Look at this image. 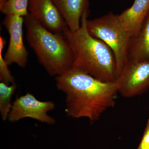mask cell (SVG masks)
Listing matches in <instances>:
<instances>
[{"instance_id": "10", "label": "cell", "mask_w": 149, "mask_h": 149, "mask_svg": "<svg viewBox=\"0 0 149 149\" xmlns=\"http://www.w3.org/2000/svg\"><path fill=\"white\" fill-rule=\"evenodd\" d=\"M149 13V0H134L132 5L118 17L131 37L139 32Z\"/></svg>"}, {"instance_id": "13", "label": "cell", "mask_w": 149, "mask_h": 149, "mask_svg": "<svg viewBox=\"0 0 149 149\" xmlns=\"http://www.w3.org/2000/svg\"><path fill=\"white\" fill-rule=\"evenodd\" d=\"M29 0H6L0 6L1 12L6 15H15L22 17L29 14Z\"/></svg>"}, {"instance_id": "3", "label": "cell", "mask_w": 149, "mask_h": 149, "mask_svg": "<svg viewBox=\"0 0 149 149\" xmlns=\"http://www.w3.org/2000/svg\"><path fill=\"white\" fill-rule=\"evenodd\" d=\"M24 23L27 42L50 75L56 77L72 68L73 53L63 33L49 31L29 13Z\"/></svg>"}, {"instance_id": "2", "label": "cell", "mask_w": 149, "mask_h": 149, "mask_svg": "<svg viewBox=\"0 0 149 149\" xmlns=\"http://www.w3.org/2000/svg\"><path fill=\"white\" fill-rule=\"evenodd\" d=\"M90 10L85 11L80 28L72 32L69 28L63 32L72 53V68L90 74L104 82H115L116 63L110 48L101 40L91 36L86 22Z\"/></svg>"}, {"instance_id": "16", "label": "cell", "mask_w": 149, "mask_h": 149, "mask_svg": "<svg viewBox=\"0 0 149 149\" xmlns=\"http://www.w3.org/2000/svg\"><path fill=\"white\" fill-rule=\"evenodd\" d=\"M6 1V0H0V6L2 5Z\"/></svg>"}, {"instance_id": "6", "label": "cell", "mask_w": 149, "mask_h": 149, "mask_svg": "<svg viewBox=\"0 0 149 149\" xmlns=\"http://www.w3.org/2000/svg\"><path fill=\"white\" fill-rule=\"evenodd\" d=\"M55 104L51 101H40L30 93L17 97L13 102L8 119L16 122L29 118L49 124L55 123V119L47 114L54 109Z\"/></svg>"}, {"instance_id": "4", "label": "cell", "mask_w": 149, "mask_h": 149, "mask_svg": "<svg viewBox=\"0 0 149 149\" xmlns=\"http://www.w3.org/2000/svg\"><path fill=\"white\" fill-rule=\"evenodd\" d=\"M86 27L91 36L101 40L110 48L116 63V78L128 60L131 36L120 21L118 15L109 12L98 18L87 19Z\"/></svg>"}, {"instance_id": "15", "label": "cell", "mask_w": 149, "mask_h": 149, "mask_svg": "<svg viewBox=\"0 0 149 149\" xmlns=\"http://www.w3.org/2000/svg\"><path fill=\"white\" fill-rule=\"evenodd\" d=\"M137 149H149V118L147 121L142 139Z\"/></svg>"}, {"instance_id": "7", "label": "cell", "mask_w": 149, "mask_h": 149, "mask_svg": "<svg viewBox=\"0 0 149 149\" xmlns=\"http://www.w3.org/2000/svg\"><path fill=\"white\" fill-rule=\"evenodd\" d=\"M24 17L6 15L3 24L9 35V43L4 58L9 65L15 63L21 67L27 64L28 51L23 42Z\"/></svg>"}, {"instance_id": "5", "label": "cell", "mask_w": 149, "mask_h": 149, "mask_svg": "<svg viewBox=\"0 0 149 149\" xmlns=\"http://www.w3.org/2000/svg\"><path fill=\"white\" fill-rule=\"evenodd\" d=\"M118 93L124 97L141 95L149 88V59L128 60L115 81Z\"/></svg>"}, {"instance_id": "11", "label": "cell", "mask_w": 149, "mask_h": 149, "mask_svg": "<svg viewBox=\"0 0 149 149\" xmlns=\"http://www.w3.org/2000/svg\"><path fill=\"white\" fill-rule=\"evenodd\" d=\"M149 59V13L139 32L130 38L128 60L143 61Z\"/></svg>"}, {"instance_id": "14", "label": "cell", "mask_w": 149, "mask_h": 149, "mask_svg": "<svg viewBox=\"0 0 149 149\" xmlns=\"http://www.w3.org/2000/svg\"><path fill=\"white\" fill-rule=\"evenodd\" d=\"M6 40L4 37H0V80L3 82L10 85L15 82L14 78L12 76L8 68V65L3 56V52L6 44Z\"/></svg>"}, {"instance_id": "12", "label": "cell", "mask_w": 149, "mask_h": 149, "mask_svg": "<svg viewBox=\"0 0 149 149\" xmlns=\"http://www.w3.org/2000/svg\"><path fill=\"white\" fill-rule=\"evenodd\" d=\"M16 88L15 83L10 85H7L3 82L0 83V112L3 120L8 118L12 107L13 104L11 102L12 97Z\"/></svg>"}, {"instance_id": "1", "label": "cell", "mask_w": 149, "mask_h": 149, "mask_svg": "<svg viewBox=\"0 0 149 149\" xmlns=\"http://www.w3.org/2000/svg\"><path fill=\"white\" fill-rule=\"evenodd\" d=\"M56 81L58 90L65 94L69 117L94 122L115 105L118 93L115 82H104L72 68L56 76Z\"/></svg>"}, {"instance_id": "8", "label": "cell", "mask_w": 149, "mask_h": 149, "mask_svg": "<svg viewBox=\"0 0 149 149\" xmlns=\"http://www.w3.org/2000/svg\"><path fill=\"white\" fill-rule=\"evenodd\" d=\"M28 11L33 18L51 32L63 33L68 28L52 0H29Z\"/></svg>"}, {"instance_id": "9", "label": "cell", "mask_w": 149, "mask_h": 149, "mask_svg": "<svg viewBox=\"0 0 149 149\" xmlns=\"http://www.w3.org/2000/svg\"><path fill=\"white\" fill-rule=\"evenodd\" d=\"M72 32L80 28L83 13L89 10L88 0H52Z\"/></svg>"}]
</instances>
